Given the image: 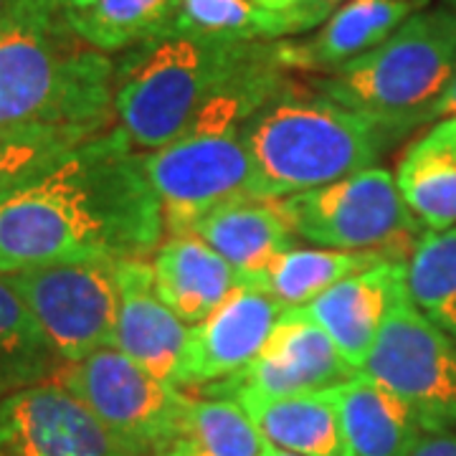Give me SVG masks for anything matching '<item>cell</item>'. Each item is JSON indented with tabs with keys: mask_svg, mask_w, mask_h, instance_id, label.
Listing matches in <instances>:
<instances>
[{
	"mask_svg": "<svg viewBox=\"0 0 456 456\" xmlns=\"http://www.w3.org/2000/svg\"><path fill=\"white\" fill-rule=\"evenodd\" d=\"M163 239L142 152L117 125L0 198V274L59 261H142Z\"/></svg>",
	"mask_w": 456,
	"mask_h": 456,
	"instance_id": "1",
	"label": "cell"
},
{
	"mask_svg": "<svg viewBox=\"0 0 456 456\" xmlns=\"http://www.w3.org/2000/svg\"><path fill=\"white\" fill-rule=\"evenodd\" d=\"M114 61L69 28L53 0H20L0 26V134L77 142L114 125Z\"/></svg>",
	"mask_w": 456,
	"mask_h": 456,
	"instance_id": "2",
	"label": "cell"
},
{
	"mask_svg": "<svg viewBox=\"0 0 456 456\" xmlns=\"http://www.w3.org/2000/svg\"><path fill=\"white\" fill-rule=\"evenodd\" d=\"M269 53L241 71L167 145L142 152V165L160 198L165 233H185L200 216L239 198H254L244 125L289 82Z\"/></svg>",
	"mask_w": 456,
	"mask_h": 456,
	"instance_id": "3",
	"label": "cell"
},
{
	"mask_svg": "<svg viewBox=\"0 0 456 456\" xmlns=\"http://www.w3.org/2000/svg\"><path fill=\"white\" fill-rule=\"evenodd\" d=\"M254 198H284L314 191L375 167L393 137L368 117L289 79L246 119Z\"/></svg>",
	"mask_w": 456,
	"mask_h": 456,
	"instance_id": "4",
	"label": "cell"
},
{
	"mask_svg": "<svg viewBox=\"0 0 456 456\" xmlns=\"http://www.w3.org/2000/svg\"><path fill=\"white\" fill-rule=\"evenodd\" d=\"M269 44H233L198 36H160L114 61V125L140 152L167 145Z\"/></svg>",
	"mask_w": 456,
	"mask_h": 456,
	"instance_id": "5",
	"label": "cell"
},
{
	"mask_svg": "<svg viewBox=\"0 0 456 456\" xmlns=\"http://www.w3.org/2000/svg\"><path fill=\"white\" fill-rule=\"evenodd\" d=\"M456 79V11L421 8L373 51L312 86L388 132L393 142L434 122V107Z\"/></svg>",
	"mask_w": 456,
	"mask_h": 456,
	"instance_id": "6",
	"label": "cell"
},
{
	"mask_svg": "<svg viewBox=\"0 0 456 456\" xmlns=\"http://www.w3.org/2000/svg\"><path fill=\"white\" fill-rule=\"evenodd\" d=\"M277 206L294 236L320 248L388 251L408 259L426 231L406 206L395 175L378 165Z\"/></svg>",
	"mask_w": 456,
	"mask_h": 456,
	"instance_id": "7",
	"label": "cell"
},
{
	"mask_svg": "<svg viewBox=\"0 0 456 456\" xmlns=\"http://www.w3.org/2000/svg\"><path fill=\"white\" fill-rule=\"evenodd\" d=\"M77 395L130 456H160L175 441L191 395L150 375L117 347L61 362L51 378Z\"/></svg>",
	"mask_w": 456,
	"mask_h": 456,
	"instance_id": "8",
	"label": "cell"
},
{
	"mask_svg": "<svg viewBox=\"0 0 456 456\" xmlns=\"http://www.w3.org/2000/svg\"><path fill=\"white\" fill-rule=\"evenodd\" d=\"M360 373L398 395L421 431H456V342L408 299L406 289L393 302Z\"/></svg>",
	"mask_w": 456,
	"mask_h": 456,
	"instance_id": "9",
	"label": "cell"
},
{
	"mask_svg": "<svg viewBox=\"0 0 456 456\" xmlns=\"http://www.w3.org/2000/svg\"><path fill=\"white\" fill-rule=\"evenodd\" d=\"M119 264L82 259L8 274L61 362L114 347Z\"/></svg>",
	"mask_w": 456,
	"mask_h": 456,
	"instance_id": "10",
	"label": "cell"
},
{
	"mask_svg": "<svg viewBox=\"0 0 456 456\" xmlns=\"http://www.w3.org/2000/svg\"><path fill=\"white\" fill-rule=\"evenodd\" d=\"M360 373L342 358L335 342L302 307H289L279 317L269 340L251 365L206 386L208 395H299L330 391Z\"/></svg>",
	"mask_w": 456,
	"mask_h": 456,
	"instance_id": "11",
	"label": "cell"
},
{
	"mask_svg": "<svg viewBox=\"0 0 456 456\" xmlns=\"http://www.w3.org/2000/svg\"><path fill=\"white\" fill-rule=\"evenodd\" d=\"M0 456H130L56 380L0 401Z\"/></svg>",
	"mask_w": 456,
	"mask_h": 456,
	"instance_id": "12",
	"label": "cell"
},
{
	"mask_svg": "<svg viewBox=\"0 0 456 456\" xmlns=\"http://www.w3.org/2000/svg\"><path fill=\"white\" fill-rule=\"evenodd\" d=\"M284 305L251 287H239L198 325L191 327L180 388H206L241 373L264 350Z\"/></svg>",
	"mask_w": 456,
	"mask_h": 456,
	"instance_id": "13",
	"label": "cell"
},
{
	"mask_svg": "<svg viewBox=\"0 0 456 456\" xmlns=\"http://www.w3.org/2000/svg\"><path fill=\"white\" fill-rule=\"evenodd\" d=\"M188 338L191 325L158 294L150 261H122L114 347L150 375L180 388Z\"/></svg>",
	"mask_w": 456,
	"mask_h": 456,
	"instance_id": "14",
	"label": "cell"
},
{
	"mask_svg": "<svg viewBox=\"0 0 456 456\" xmlns=\"http://www.w3.org/2000/svg\"><path fill=\"white\" fill-rule=\"evenodd\" d=\"M406 289V259H388L338 281L302 310L330 335L340 355L362 370L393 302Z\"/></svg>",
	"mask_w": 456,
	"mask_h": 456,
	"instance_id": "15",
	"label": "cell"
},
{
	"mask_svg": "<svg viewBox=\"0 0 456 456\" xmlns=\"http://www.w3.org/2000/svg\"><path fill=\"white\" fill-rule=\"evenodd\" d=\"M416 11V0H347L310 38L274 41L277 61L284 71L325 77L380 46Z\"/></svg>",
	"mask_w": 456,
	"mask_h": 456,
	"instance_id": "16",
	"label": "cell"
},
{
	"mask_svg": "<svg viewBox=\"0 0 456 456\" xmlns=\"http://www.w3.org/2000/svg\"><path fill=\"white\" fill-rule=\"evenodd\" d=\"M150 266L165 305L191 327L241 287V274L196 233L165 236Z\"/></svg>",
	"mask_w": 456,
	"mask_h": 456,
	"instance_id": "17",
	"label": "cell"
},
{
	"mask_svg": "<svg viewBox=\"0 0 456 456\" xmlns=\"http://www.w3.org/2000/svg\"><path fill=\"white\" fill-rule=\"evenodd\" d=\"M325 0L274 13L251 0H178L167 36H198L233 44H269L322 26L332 16Z\"/></svg>",
	"mask_w": 456,
	"mask_h": 456,
	"instance_id": "18",
	"label": "cell"
},
{
	"mask_svg": "<svg viewBox=\"0 0 456 456\" xmlns=\"http://www.w3.org/2000/svg\"><path fill=\"white\" fill-rule=\"evenodd\" d=\"M350 456H408L424 434L408 406L370 375L330 388Z\"/></svg>",
	"mask_w": 456,
	"mask_h": 456,
	"instance_id": "19",
	"label": "cell"
},
{
	"mask_svg": "<svg viewBox=\"0 0 456 456\" xmlns=\"http://www.w3.org/2000/svg\"><path fill=\"white\" fill-rule=\"evenodd\" d=\"M216 248L241 274L264 269L279 254L294 248V231L279 211L277 200L239 198L200 216L191 231Z\"/></svg>",
	"mask_w": 456,
	"mask_h": 456,
	"instance_id": "20",
	"label": "cell"
},
{
	"mask_svg": "<svg viewBox=\"0 0 456 456\" xmlns=\"http://www.w3.org/2000/svg\"><path fill=\"white\" fill-rule=\"evenodd\" d=\"M395 185L426 231L456 228V117L434 122L406 147Z\"/></svg>",
	"mask_w": 456,
	"mask_h": 456,
	"instance_id": "21",
	"label": "cell"
},
{
	"mask_svg": "<svg viewBox=\"0 0 456 456\" xmlns=\"http://www.w3.org/2000/svg\"><path fill=\"white\" fill-rule=\"evenodd\" d=\"M261 436L297 456H350L330 391L299 395H236Z\"/></svg>",
	"mask_w": 456,
	"mask_h": 456,
	"instance_id": "22",
	"label": "cell"
},
{
	"mask_svg": "<svg viewBox=\"0 0 456 456\" xmlns=\"http://www.w3.org/2000/svg\"><path fill=\"white\" fill-rule=\"evenodd\" d=\"M388 259H403L388 251H345V248H289L264 269L241 277L244 287L269 294L279 305L307 307L338 281L365 272ZM408 261V259H406Z\"/></svg>",
	"mask_w": 456,
	"mask_h": 456,
	"instance_id": "23",
	"label": "cell"
},
{
	"mask_svg": "<svg viewBox=\"0 0 456 456\" xmlns=\"http://www.w3.org/2000/svg\"><path fill=\"white\" fill-rule=\"evenodd\" d=\"M269 441L248 419L241 403L224 395L188 401L175 441L165 449L170 456H266Z\"/></svg>",
	"mask_w": 456,
	"mask_h": 456,
	"instance_id": "24",
	"label": "cell"
},
{
	"mask_svg": "<svg viewBox=\"0 0 456 456\" xmlns=\"http://www.w3.org/2000/svg\"><path fill=\"white\" fill-rule=\"evenodd\" d=\"M61 360L8 274H0V401L51 380Z\"/></svg>",
	"mask_w": 456,
	"mask_h": 456,
	"instance_id": "25",
	"label": "cell"
},
{
	"mask_svg": "<svg viewBox=\"0 0 456 456\" xmlns=\"http://www.w3.org/2000/svg\"><path fill=\"white\" fill-rule=\"evenodd\" d=\"M178 0H94L66 11L69 28L102 53H122L145 41L167 36Z\"/></svg>",
	"mask_w": 456,
	"mask_h": 456,
	"instance_id": "26",
	"label": "cell"
},
{
	"mask_svg": "<svg viewBox=\"0 0 456 456\" xmlns=\"http://www.w3.org/2000/svg\"><path fill=\"white\" fill-rule=\"evenodd\" d=\"M406 294L456 342V228L424 231L406 261Z\"/></svg>",
	"mask_w": 456,
	"mask_h": 456,
	"instance_id": "27",
	"label": "cell"
},
{
	"mask_svg": "<svg viewBox=\"0 0 456 456\" xmlns=\"http://www.w3.org/2000/svg\"><path fill=\"white\" fill-rule=\"evenodd\" d=\"M74 145L79 142L59 134H0V198L46 170Z\"/></svg>",
	"mask_w": 456,
	"mask_h": 456,
	"instance_id": "28",
	"label": "cell"
},
{
	"mask_svg": "<svg viewBox=\"0 0 456 456\" xmlns=\"http://www.w3.org/2000/svg\"><path fill=\"white\" fill-rule=\"evenodd\" d=\"M408 456H456V431H439V434L424 431Z\"/></svg>",
	"mask_w": 456,
	"mask_h": 456,
	"instance_id": "29",
	"label": "cell"
},
{
	"mask_svg": "<svg viewBox=\"0 0 456 456\" xmlns=\"http://www.w3.org/2000/svg\"><path fill=\"white\" fill-rule=\"evenodd\" d=\"M446 117H456V79L449 84V89L441 94L436 107H434V122L446 119Z\"/></svg>",
	"mask_w": 456,
	"mask_h": 456,
	"instance_id": "30",
	"label": "cell"
},
{
	"mask_svg": "<svg viewBox=\"0 0 456 456\" xmlns=\"http://www.w3.org/2000/svg\"><path fill=\"white\" fill-rule=\"evenodd\" d=\"M256 3L259 8H266V11H274V13H287V11H297L302 5H307L310 0H251Z\"/></svg>",
	"mask_w": 456,
	"mask_h": 456,
	"instance_id": "31",
	"label": "cell"
},
{
	"mask_svg": "<svg viewBox=\"0 0 456 456\" xmlns=\"http://www.w3.org/2000/svg\"><path fill=\"white\" fill-rule=\"evenodd\" d=\"M18 5H20V0H0V26L16 13Z\"/></svg>",
	"mask_w": 456,
	"mask_h": 456,
	"instance_id": "32",
	"label": "cell"
},
{
	"mask_svg": "<svg viewBox=\"0 0 456 456\" xmlns=\"http://www.w3.org/2000/svg\"><path fill=\"white\" fill-rule=\"evenodd\" d=\"M61 11H79V8H86V5H92L94 0H53Z\"/></svg>",
	"mask_w": 456,
	"mask_h": 456,
	"instance_id": "33",
	"label": "cell"
},
{
	"mask_svg": "<svg viewBox=\"0 0 456 456\" xmlns=\"http://www.w3.org/2000/svg\"><path fill=\"white\" fill-rule=\"evenodd\" d=\"M266 456H297V454H289V452H281V449H274V446H269V454Z\"/></svg>",
	"mask_w": 456,
	"mask_h": 456,
	"instance_id": "34",
	"label": "cell"
},
{
	"mask_svg": "<svg viewBox=\"0 0 456 456\" xmlns=\"http://www.w3.org/2000/svg\"><path fill=\"white\" fill-rule=\"evenodd\" d=\"M444 5H449V8H454L456 11V0H444Z\"/></svg>",
	"mask_w": 456,
	"mask_h": 456,
	"instance_id": "35",
	"label": "cell"
},
{
	"mask_svg": "<svg viewBox=\"0 0 456 456\" xmlns=\"http://www.w3.org/2000/svg\"><path fill=\"white\" fill-rule=\"evenodd\" d=\"M325 3H330V5H335V3H347V0H325Z\"/></svg>",
	"mask_w": 456,
	"mask_h": 456,
	"instance_id": "36",
	"label": "cell"
},
{
	"mask_svg": "<svg viewBox=\"0 0 456 456\" xmlns=\"http://www.w3.org/2000/svg\"><path fill=\"white\" fill-rule=\"evenodd\" d=\"M416 3H419L421 8H426V3H428V0H416Z\"/></svg>",
	"mask_w": 456,
	"mask_h": 456,
	"instance_id": "37",
	"label": "cell"
},
{
	"mask_svg": "<svg viewBox=\"0 0 456 456\" xmlns=\"http://www.w3.org/2000/svg\"><path fill=\"white\" fill-rule=\"evenodd\" d=\"M160 456H170V454H160Z\"/></svg>",
	"mask_w": 456,
	"mask_h": 456,
	"instance_id": "38",
	"label": "cell"
}]
</instances>
